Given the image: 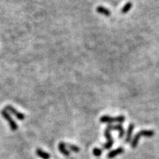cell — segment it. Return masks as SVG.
I'll use <instances>...</instances> for the list:
<instances>
[{
	"label": "cell",
	"mask_w": 159,
	"mask_h": 159,
	"mask_svg": "<svg viewBox=\"0 0 159 159\" xmlns=\"http://www.w3.org/2000/svg\"><path fill=\"white\" fill-rule=\"evenodd\" d=\"M66 145L64 142H60L58 144V150H60V152H61L64 156H69V150H66Z\"/></svg>",
	"instance_id": "30bf717a"
},
{
	"label": "cell",
	"mask_w": 159,
	"mask_h": 159,
	"mask_svg": "<svg viewBox=\"0 0 159 159\" xmlns=\"http://www.w3.org/2000/svg\"><path fill=\"white\" fill-rule=\"evenodd\" d=\"M1 114H2V116L3 117V118L5 119V120L7 121V122H8L9 125H10V127H11V129L12 131H16V130L18 129V125L16 123V122H15L13 119L12 118H11V117L10 116V114H9L8 112L6 111V110L3 109L1 111Z\"/></svg>",
	"instance_id": "3957f363"
},
{
	"label": "cell",
	"mask_w": 159,
	"mask_h": 159,
	"mask_svg": "<svg viewBox=\"0 0 159 159\" xmlns=\"http://www.w3.org/2000/svg\"><path fill=\"white\" fill-rule=\"evenodd\" d=\"M107 128L109 129L110 131H118L119 132V138H122L125 136V129L123 128L121 125H111V124H110L107 126Z\"/></svg>",
	"instance_id": "8992f818"
},
{
	"label": "cell",
	"mask_w": 159,
	"mask_h": 159,
	"mask_svg": "<svg viewBox=\"0 0 159 159\" xmlns=\"http://www.w3.org/2000/svg\"><path fill=\"white\" fill-rule=\"evenodd\" d=\"M104 135H105V137L107 138L108 141H107V143L103 145V149L105 150H109L111 147H112L113 144V139L112 138L111 135V131L109 129H108L107 127L105 128V132H104Z\"/></svg>",
	"instance_id": "277c9868"
},
{
	"label": "cell",
	"mask_w": 159,
	"mask_h": 159,
	"mask_svg": "<svg viewBox=\"0 0 159 159\" xmlns=\"http://www.w3.org/2000/svg\"><path fill=\"white\" fill-rule=\"evenodd\" d=\"M132 4L131 3V2H127V3H126L125 5V6L122 8V11H121L122 13H123V14L127 13L128 12V11H130V10L132 8Z\"/></svg>",
	"instance_id": "7c38bea8"
},
{
	"label": "cell",
	"mask_w": 159,
	"mask_h": 159,
	"mask_svg": "<svg viewBox=\"0 0 159 159\" xmlns=\"http://www.w3.org/2000/svg\"><path fill=\"white\" fill-rule=\"evenodd\" d=\"M124 152H125V150H124L123 147H118L117 149H116V150L111 151V152L108 154L107 157H108V158L111 159V158H113L116 157L117 156H118V155H120V154L123 153Z\"/></svg>",
	"instance_id": "52a82bcc"
},
{
	"label": "cell",
	"mask_w": 159,
	"mask_h": 159,
	"mask_svg": "<svg viewBox=\"0 0 159 159\" xmlns=\"http://www.w3.org/2000/svg\"><path fill=\"white\" fill-rule=\"evenodd\" d=\"M96 11H97L98 13H100V14H103L106 16H110L111 14V13L108 9L105 8V7H103V6H98L97 9H96Z\"/></svg>",
	"instance_id": "9c48e42d"
},
{
	"label": "cell",
	"mask_w": 159,
	"mask_h": 159,
	"mask_svg": "<svg viewBox=\"0 0 159 159\" xmlns=\"http://www.w3.org/2000/svg\"><path fill=\"white\" fill-rule=\"evenodd\" d=\"M102 123H108V125H110L111 123L113 122H118V123H122L125 121V117L124 116H119L117 117H111L109 116H103L102 117H100L99 119Z\"/></svg>",
	"instance_id": "7a4b0ae2"
},
{
	"label": "cell",
	"mask_w": 159,
	"mask_h": 159,
	"mask_svg": "<svg viewBox=\"0 0 159 159\" xmlns=\"http://www.w3.org/2000/svg\"><path fill=\"white\" fill-rule=\"evenodd\" d=\"M155 134V132L153 131H151V130H143V131H141L136 134V136H134L133 139L131 141V147L132 148H136L138 145V141L141 137H152Z\"/></svg>",
	"instance_id": "6da1fadb"
},
{
	"label": "cell",
	"mask_w": 159,
	"mask_h": 159,
	"mask_svg": "<svg viewBox=\"0 0 159 159\" xmlns=\"http://www.w3.org/2000/svg\"><path fill=\"white\" fill-rule=\"evenodd\" d=\"M69 147V148L72 151H73V152H80V149L79 147H78V146H76V145H74V144H66Z\"/></svg>",
	"instance_id": "4fadbf2b"
},
{
	"label": "cell",
	"mask_w": 159,
	"mask_h": 159,
	"mask_svg": "<svg viewBox=\"0 0 159 159\" xmlns=\"http://www.w3.org/2000/svg\"><path fill=\"white\" fill-rule=\"evenodd\" d=\"M36 154H37L39 157L43 159H50V154L48 153V152H45V151H44V150L40 148H38L37 150H36Z\"/></svg>",
	"instance_id": "8fae6325"
},
{
	"label": "cell",
	"mask_w": 159,
	"mask_h": 159,
	"mask_svg": "<svg viewBox=\"0 0 159 159\" xmlns=\"http://www.w3.org/2000/svg\"><path fill=\"white\" fill-rule=\"evenodd\" d=\"M134 124H130L129 126H128V128H127V136H126L125 138V143H129L130 141L131 140V137H132V131H133V129H134Z\"/></svg>",
	"instance_id": "ba28073f"
},
{
	"label": "cell",
	"mask_w": 159,
	"mask_h": 159,
	"mask_svg": "<svg viewBox=\"0 0 159 159\" xmlns=\"http://www.w3.org/2000/svg\"><path fill=\"white\" fill-rule=\"evenodd\" d=\"M5 110H6L7 111H9L10 113H11L12 114L14 115L15 117H16L18 119H19V120H24V119H25V114L20 113L19 111H18L17 110L15 109L13 106L9 105H8L6 106L5 108Z\"/></svg>",
	"instance_id": "5b68a950"
},
{
	"label": "cell",
	"mask_w": 159,
	"mask_h": 159,
	"mask_svg": "<svg viewBox=\"0 0 159 159\" xmlns=\"http://www.w3.org/2000/svg\"><path fill=\"white\" fill-rule=\"evenodd\" d=\"M93 154L97 157H99L103 154V150H101L99 148H94L93 150Z\"/></svg>",
	"instance_id": "5bb4252c"
}]
</instances>
